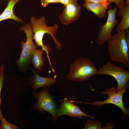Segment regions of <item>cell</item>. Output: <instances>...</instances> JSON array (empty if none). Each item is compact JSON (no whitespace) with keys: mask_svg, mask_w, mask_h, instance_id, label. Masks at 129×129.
Listing matches in <instances>:
<instances>
[{"mask_svg":"<svg viewBox=\"0 0 129 129\" xmlns=\"http://www.w3.org/2000/svg\"><path fill=\"white\" fill-rule=\"evenodd\" d=\"M82 5L89 11L93 12L99 19L106 15L107 9L102 4L95 3L85 2Z\"/></svg>","mask_w":129,"mask_h":129,"instance_id":"14","label":"cell"},{"mask_svg":"<svg viewBox=\"0 0 129 129\" xmlns=\"http://www.w3.org/2000/svg\"><path fill=\"white\" fill-rule=\"evenodd\" d=\"M97 74L108 75L113 77L116 80L118 84L116 88L118 90L124 87L129 80V72L128 70L115 65L110 61L100 67Z\"/></svg>","mask_w":129,"mask_h":129,"instance_id":"7","label":"cell"},{"mask_svg":"<svg viewBox=\"0 0 129 129\" xmlns=\"http://www.w3.org/2000/svg\"><path fill=\"white\" fill-rule=\"evenodd\" d=\"M70 0H59V3L63 4L64 6L67 4Z\"/></svg>","mask_w":129,"mask_h":129,"instance_id":"24","label":"cell"},{"mask_svg":"<svg viewBox=\"0 0 129 129\" xmlns=\"http://www.w3.org/2000/svg\"><path fill=\"white\" fill-rule=\"evenodd\" d=\"M5 71V68L3 69L0 77V120L3 117L1 109V105L2 100L1 97V90L4 86L5 81L4 73Z\"/></svg>","mask_w":129,"mask_h":129,"instance_id":"18","label":"cell"},{"mask_svg":"<svg viewBox=\"0 0 129 129\" xmlns=\"http://www.w3.org/2000/svg\"><path fill=\"white\" fill-rule=\"evenodd\" d=\"M129 87V84L127 83L124 87L120 90L112 87L107 88L101 91H97L102 94H107L109 97L103 101H95L88 103L96 106H102L109 103L113 104L119 107L124 113V116L126 117L129 113V109L125 108L124 106L123 96L124 94L126 92Z\"/></svg>","mask_w":129,"mask_h":129,"instance_id":"6","label":"cell"},{"mask_svg":"<svg viewBox=\"0 0 129 129\" xmlns=\"http://www.w3.org/2000/svg\"><path fill=\"white\" fill-rule=\"evenodd\" d=\"M19 30L24 31L27 37V40L25 42L23 41L20 42L22 50L16 63L19 70L21 73L25 74L31 67L32 58L37 45L33 42L34 33L32 25L30 22L23 25Z\"/></svg>","mask_w":129,"mask_h":129,"instance_id":"3","label":"cell"},{"mask_svg":"<svg viewBox=\"0 0 129 129\" xmlns=\"http://www.w3.org/2000/svg\"><path fill=\"white\" fill-rule=\"evenodd\" d=\"M20 0H7V4L3 11L0 15V22L8 19H12L19 23L23 22V20L14 14L13 8L16 4Z\"/></svg>","mask_w":129,"mask_h":129,"instance_id":"12","label":"cell"},{"mask_svg":"<svg viewBox=\"0 0 129 129\" xmlns=\"http://www.w3.org/2000/svg\"><path fill=\"white\" fill-rule=\"evenodd\" d=\"M102 123L100 120L96 121H91L88 119L84 124L85 129H104L102 126Z\"/></svg>","mask_w":129,"mask_h":129,"instance_id":"16","label":"cell"},{"mask_svg":"<svg viewBox=\"0 0 129 129\" xmlns=\"http://www.w3.org/2000/svg\"><path fill=\"white\" fill-rule=\"evenodd\" d=\"M64 6V8L59 18L62 24L67 25L78 18L81 13V7L77 0H70Z\"/></svg>","mask_w":129,"mask_h":129,"instance_id":"10","label":"cell"},{"mask_svg":"<svg viewBox=\"0 0 129 129\" xmlns=\"http://www.w3.org/2000/svg\"><path fill=\"white\" fill-rule=\"evenodd\" d=\"M41 2L43 7L45 8L49 4L59 3V0H41Z\"/></svg>","mask_w":129,"mask_h":129,"instance_id":"21","label":"cell"},{"mask_svg":"<svg viewBox=\"0 0 129 129\" xmlns=\"http://www.w3.org/2000/svg\"><path fill=\"white\" fill-rule=\"evenodd\" d=\"M119 16L122 18L121 21L117 25V30L118 32L128 30L129 27V6H127L122 10L118 12Z\"/></svg>","mask_w":129,"mask_h":129,"instance_id":"15","label":"cell"},{"mask_svg":"<svg viewBox=\"0 0 129 129\" xmlns=\"http://www.w3.org/2000/svg\"><path fill=\"white\" fill-rule=\"evenodd\" d=\"M126 30L118 32L107 41L108 49L111 60L129 67V46L126 40Z\"/></svg>","mask_w":129,"mask_h":129,"instance_id":"2","label":"cell"},{"mask_svg":"<svg viewBox=\"0 0 129 129\" xmlns=\"http://www.w3.org/2000/svg\"><path fill=\"white\" fill-rule=\"evenodd\" d=\"M30 69L32 72L33 74L29 77L28 83L31 89L34 91L40 87L51 86L56 82L55 77H44L34 71L32 67Z\"/></svg>","mask_w":129,"mask_h":129,"instance_id":"11","label":"cell"},{"mask_svg":"<svg viewBox=\"0 0 129 129\" xmlns=\"http://www.w3.org/2000/svg\"><path fill=\"white\" fill-rule=\"evenodd\" d=\"M46 18L44 16L39 18L34 16L30 18V22L32 25V28L34 33L33 39L35 42L37 46H40L42 49L45 51L49 62H50L48 56V53L50 51V46L47 44L44 45L43 40L44 34L46 33L49 34L53 39L58 49H61L62 47L61 44L58 41L54 36L58 28L57 25L55 23L53 26L48 27L46 25Z\"/></svg>","mask_w":129,"mask_h":129,"instance_id":"1","label":"cell"},{"mask_svg":"<svg viewBox=\"0 0 129 129\" xmlns=\"http://www.w3.org/2000/svg\"><path fill=\"white\" fill-rule=\"evenodd\" d=\"M125 37L126 41L129 46V30H126Z\"/></svg>","mask_w":129,"mask_h":129,"instance_id":"23","label":"cell"},{"mask_svg":"<svg viewBox=\"0 0 129 129\" xmlns=\"http://www.w3.org/2000/svg\"><path fill=\"white\" fill-rule=\"evenodd\" d=\"M85 2L95 3L103 4L108 9L110 7V3L109 0H83Z\"/></svg>","mask_w":129,"mask_h":129,"instance_id":"20","label":"cell"},{"mask_svg":"<svg viewBox=\"0 0 129 129\" xmlns=\"http://www.w3.org/2000/svg\"><path fill=\"white\" fill-rule=\"evenodd\" d=\"M44 51L42 49L37 48L34 51L31 60L32 69L38 73L43 70L44 64L43 54Z\"/></svg>","mask_w":129,"mask_h":129,"instance_id":"13","label":"cell"},{"mask_svg":"<svg viewBox=\"0 0 129 129\" xmlns=\"http://www.w3.org/2000/svg\"><path fill=\"white\" fill-rule=\"evenodd\" d=\"M32 94L35 102L30 108L29 112L36 111L42 114L48 112L52 115L54 122H55L57 105L48 87H43L39 92L33 91Z\"/></svg>","mask_w":129,"mask_h":129,"instance_id":"5","label":"cell"},{"mask_svg":"<svg viewBox=\"0 0 129 129\" xmlns=\"http://www.w3.org/2000/svg\"><path fill=\"white\" fill-rule=\"evenodd\" d=\"M126 4L127 6H129V0H127L126 1Z\"/></svg>","mask_w":129,"mask_h":129,"instance_id":"26","label":"cell"},{"mask_svg":"<svg viewBox=\"0 0 129 129\" xmlns=\"http://www.w3.org/2000/svg\"><path fill=\"white\" fill-rule=\"evenodd\" d=\"M99 71L90 59L80 58L75 59L69 66L68 73L65 75L69 80L80 82L88 80Z\"/></svg>","mask_w":129,"mask_h":129,"instance_id":"4","label":"cell"},{"mask_svg":"<svg viewBox=\"0 0 129 129\" xmlns=\"http://www.w3.org/2000/svg\"><path fill=\"white\" fill-rule=\"evenodd\" d=\"M0 129H18L19 127L16 124L8 122L3 117L0 120Z\"/></svg>","mask_w":129,"mask_h":129,"instance_id":"17","label":"cell"},{"mask_svg":"<svg viewBox=\"0 0 129 129\" xmlns=\"http://www.w3.org/2000/svg\"><path fill=\"white\" fill-rule=\"evenodd\" d=\"M114 124L113 123L111 122H108L106 124L104 127V129H113Z\"/></svg>","mask_w":129,"mask_h":129,"instance_id":"22","label":"cell"},{"mask_svg":"<svg viewBox=\"0 0 129 129\" xmlns=\"http://www.w3.org/2000/svg\"><path fill=\"white\" fill-rule=\"evenodd\" d=\"M60 107L56 112V119L61 116L66 115L71 117H76L82 119L83 116H85L93 118V116L87 114L82 111L80 107L77 106L71 101L68 100L67 97L59 100Z\"/></svg>","mask_w":129,"mask_h":129,"instance_id":"9","label":"cell"},{"mask_svg":"<svg viewBox=\"0 0 129 129\" xmlns=\"http://www.w3.org/2000/svg\"><path fill=\"white\" fill-rule=\"evenodd\" d=\"M5 68L4 64L3 63H2L0 66V77L3 69Z\"/></svg>","mask_w":129,"mask_h":129,"instance_id":"25","label":"cell"},{"mask_svg":"<svg viewBox=\"0 0 129 129\" xmlns=\"http://www.w3.org/2000/svg\"><path fill=\"white\" fill-rule=\"evenodd\" d=\"M117 7L113 9H110L108 12V16L106 22L99 28V30L95 42L98 46H102L112 36V31L116 25L119 22V20L115 18Z\"/></svg>","mask_w":129,"mask_h":129,"instance_id":"8","label":"cell"},{"mask_svg":"<svg viewBox=\"0 0 129 129\" xmlns=\"http://www.w3.org/2000/svg\"><path fill=\"white\" fill-rule=\"evenodd\" d=\"M110 2L114 3H115L117 7H118L119 11L122 10L126 6V1L124 0H109Z\"/></svg>","mask_w":129,"mask_h":129,"instance_id":"19","label":"cell"}]
</instances>
